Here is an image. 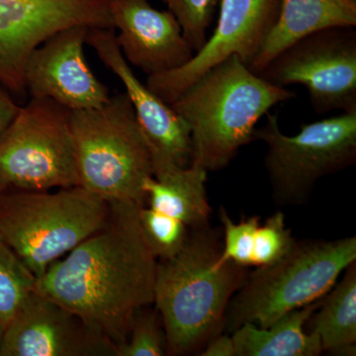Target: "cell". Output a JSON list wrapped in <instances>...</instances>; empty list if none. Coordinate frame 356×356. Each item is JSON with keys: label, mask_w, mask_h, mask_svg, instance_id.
I'll list each match as a JSON object with an SVG mask.
<instances>
[{"label": "cell", "mask_w": 356, "mask_h": 356, "mask_svg": "<svg viewBox=\"0 0 356 356\" xmlns=\"http://www.w3.org/2000/svg\"><path fill=\"white\" fill-rule=\"evenodd\" d=\"M110 204L106 225L51 264L34 289L118 348L138 312L154 304L158 262L140 229L145 205Z\"/></svg>", "instance_id": "cell-1"}, {"label": "cell", "mask_w": 356, "mask_h": 356, "mask_svg": "<svg viewBox=\"0 0 356 356\" xmlns=\"http://www.w3.org/2000/svg\"><path fill=\"white\" fill-rule=\"evenodd\" d=\"M295 97L233 56L199 77L170 105L191 131V163L218 172L254 140L262 117Z\"/></svg>", "instance_id": "cell-2"}, {"label": "cell", "mask_w": 356, "mask_h": 356, "mask_svg": "<svg viewBox=\"0 0 356 356\" xmlns=\"http://www.w3.org/2000/svg\"><path fill=\"white\" fill-rule=\"evenodd\" d=\"M193 231L182 250L156 268L154 304L170 355L192 353L220 334L245 277V267L218 261L222 248L208 227Z\"/></svg>", "instance_id": "cell-3"}, {"label": "cell", "mask_w": 356, "mask_h": 356, "mask_svg": "<svg viewBox=\"0 0 356 356\" xmlns=\"http://www.w3.org/2000/svg\"><path fill=\"white\" fill-rule=\"evenodd\" d=\"M111 204L81 186L0 191V235L36 278L99 231Z\"/></svg>", "instance_id": "cell-4"}, {"label": "cell", "mask_w": 356, "mask_h": 356, "mask_svg": "<svg viewBox=\"0 0 356 356\" xmlns=\"http://www.w3.org/2000/svg\"><path fill=\"white\" fill-rule=\"evenodd\" d=\"M356 261V238L303 240L270 266L259 267L243 281L227 309L225 327L235 332L250 323L266 329L327 294Z\"/></svg>", "instance_id": "cell-5"}, {"label": "cell", "mask_w": 356, "mask_h": 356, "mask_svg": "<svg viewBox=\"0 0 356 356\" xmlns=\"http://www.w3.org/2000/svg\"><path fill=\"white\" fill-rule=\"evenodd\" d=\"M79 186L108 201L145 205L153 158L126 93L96 109L72 111Z\"/></svg>", "instance_id": "cell-6"}, {"label": "cell", "mask_w": 356, "mask_h": 356, "mask_svg": "<svg viewBox=\"0 0 356 356\" xmlns=\"http://www.w3.org/2000/svg\"><path fill=\"white\" fill-rule=\"evenodd\" d=\"M254 140L267 146L264 165L277 205H300L310 197L321 178L355 165L356 112L303 124L297 135L282 133L278 113L266 114Z\"/></svg>", "instance_id": "cell-7"}, {"label": "cell", "mask_w": 356, "mask_h": 356, "mask_svg": "<svg viewBox=\"0 0 356 356\" xmlns=\"http://www.w3.org/2000/svg\"><path fill=\"white\" fill-rule=\"evenodd\" d=\"M72 111L31 97L0 137V191L79 186Z\"/></svg>", "instance_id": "cell-8"}, {"label": "cell", "mask_w": 356, "mask_h": 356, "mask_svg": "<svg viewBox=\"0 0 356 356\" xmlns=\"http://www.w3.org/2000/svg\"><path fill=\"white\" fill-rule=\"evenodd\" d=\"M269 83L308 89L316 113L356 112V31L332 27L288 46L259 72Z\"/></svg>", "instance_id": "cell-9"}, {"label": "cell", "mask_w": 356, "mask_h": 356, "mask_svg": "<svg viewBox=\"0 0 356 356\" xmlns=\"http://www.w3.org/2000/svg\"><path fill=\"white\" fill-rule=\"evenodd\" d=\"M110 1L0 0V83L24 97L26 65L33 51L67 28L113 29Z\"/></svg>", "instance_id": "cell-10"}, {"label": "cell", "mask_w": 356, "mask_h": 356, "mask_svg": "<svg viewBox=\"0 0 356 356\" xmlns=\"http://www.w3.org/2000/svg\"><path fill=\"white\" fill-rule=\"evenodd\" d=\"M280 0H221L212 36L179 69L147 76V86L172 104L205 72L236 56L250 67L275 25Z\"/></svg>", "instance_id": "cell-11"}, {"label": "cell", "mask_w": 356, "mask_h": 356, "mask_svg": "<svg viewBox=\"0 0 356 356\" xmlns=\"http://www.w3.org/2000/svg\"><path fill=\"white\" fill-rule=\"evenodd\" d=\"M0 356H117V346L34 289L6 325Z\"/></svg>", "instance_id": "cell-12"}, {"label": "cell", "mask_w": 356, "mask_h": 356, "mask_svg": "<svg viewBox=\"0 0 356 356\" xmlns=\"http://www.w3.org/2000/svg\"><path fill=\"white\" fill-rule=\"evenodd\" d=\"M88 29L62 30L33 51L24 74L27 95L49 98L70 111L99 108L108 102V88L93 74L84 55Z\"/></svg>", "instance_id": "cell-13"}, {"label": "cell", "mask_w": 356, "mask_h": 356, "mask_svg": "<svg viewBox=\"0 0 356 356\" xmlns=\"http://www.w3.org/2000/svg\"><path fill=\"white\" fill-rule=\"evenodd\" d=\"M86 44L105 67L120 79L144 133L154 166L191 163V131L184 119L134 74L115 38L113 29H88Z\"/></svg>", "instance_id": "cell-14"}, {"label": "cell", "mask_w": 356, "mask_h": 356, "mask_svg": "<svg viewBox=\"0 0 356 356\" xmlns=\"http://www.w3.org/2000/svg\"><path fill=\"white\" fill-rule=\"evenodd\" d=\"M110 14L122 55L147 76L179 69L193 57L170 10H159L149 0H111Z\"/></svg>", "instance_id": "cell-15"}, {"label": "cell", "mask_w": 356, "mask_h": 356, "mask_svg": "<svg viewBox=\"0 0 356 356\" xmlns=\"http://www.w3.org/2000/svg\"><path fill=\"white\" fill-rule=\"evenodd\" d=\"M348 26H356L355 0H280L278 19L248 67L259 74L280 51L307 35Z\"/></svg>", "instance_id": "cell-16"}, {"label": "cell", "mask_w": 356, "mask_h": 356, "mask_svg": "<svg viewBox=\"0 0 356 356\" xmlns=\"http://www.w3.org/2000/svg\"><path fill=\"white\" fill-rule=\"evenodd\" d=\"M207 173L194 163L154 166V177L145 182L149 207L200 229L209 225L211 209L206 192Z\"/></svg>", "instance_id": "cell-17"}, {"label": "cell", "mask_w": 356, "mask_h": 356, "mask_svg": "<svg viewBox=\"0 0 356 356\" xmlns=\"http://www.w3.org/2000/svg\"><path fill=\"white\" fill-rule=\"evenodd\" d=\"M322 299L290 312L266 329L250 323L233 332L236 356H317L323 353L320 339L305 332V324Z\"/></svg>", "instance_id": "cell-18"}, {"label": "cell", "mask_w": 356, "mask_h": 356, "mask_svg": "<svg viewBox=\"0 0 356 356\" xmlns=\"http://www.w3.org/2000/svg\"><path fill=\"white\" fill-rule=\"evenodd\" d=\"M341 282L323 297L308 323L320 339L323 351L334 355H355L356 264L346 269Z\"/></svg>", "instance_id": "cell-19"}, {"label": "cell", "mask_w": 356, "mask_h": 356, "mask_svg": "<svg viewBox=\"0 0 356 356\" xmlns=\"http://www.w3.org/2000/svg\"><path fill=\"white\" fill-rule=\"evenodd\" d=\"M35 281L36 277L0 235V321L6 327L34 290Z\"/></svg>", "instance_id": "cell-20"}, {"label": "cell", "mask_w": 356, "mask_h": 356, "mask_svg": "<svg viewBox=\"0 0 356 356\" xmlns=\"http://www.w3.org/2000/svg\"><path fill=\"white\" fill-rule=\"evenodd\" d=\"M139 219L143 236L156 259H172L186 243L188 227L179 220L145 206L140 207Z\"/></svg>", "instance_id": "cell-21"}, {"label": "cell", "mask_w": 356, "mask_h": 356, "mask_svg": "<svg viewBox=\"0 0 356 356\" xmlns=\"http://www.w3.org/2000/svg\"><path fill=\"white\" fill-rule=\"evenodd\" d=\"M168 355L165 330L156 312H138L125 343L117 348V356H163Z\"/></svg>", "instance_id": "cell-22"}, {"label": "cell", "mask_w": 356, "mask_h": 356, "mask_svg": "<svg viewBox=\"0 0 356 356\" xmlns=\"http://www.w3.org/2000/svg\"><path fill=\"white\" fill-rule=\"evenodd\" d=\"M175 16L184 38L194 54L207 41V30L212 22L219 0H163Z\"/></svg>", "instance_id": "cell-23"}, {"label": "cell", "mask_w": 356, "mask_h": 356, "mask_svg": "<svg viewBox=\"0 0 356 356\" xmlns=\"http://www.w3.org/2000/svg\"><path fill=\"white\" fill-rule=\"evenodd\" d=\"M296 241L286 227L284 214L277 212L259 225L255 234L252 266H270L291 250Z\"/></svg>", "instance_id": "cell-24"}, {"label": "cell", "mask_w": 356, "mask_h": 356, "mask_svg": "<svg viewBox=\"0 0 356 356\" xmlns=\"http://www.w3.org/2000/svg\"><path fill=\"white\" fill-rule=\"evenodd\" d=\"M220 218L225 229V241L218 261L235 262L243 267L252 266L255 234L261 225V218L250 217L235 222L224 208L220 211Z\"/></svg>", "instance_id": "cell-25"}, {"label": "cell", "mask_w": 356, "mask_h": 356, "mask_svg": "<svg viewBox=\"0 0 356 356\" xmlns=\"http://www.w3.org/2000/svg\"><path fill=\"white\" fill-rule=\"evenodd\" d=\"M20 108L10 90L0 83V137L19 113Z\"/></svg>", "instance_id": "cell-26"}, {"label": "cell", "mask_w": 356, "mask_h": 356, "mask_svg": "<svg viewBox=\"0 0 356 356\" xmlns=\"http://www.w3.org/2000/svg\"><path fill=\"white\" fill-rule=\"evenodd\" d=\"M203 356H236L235 343L233 337L217 334L208 341Z\"/></svg>", "instance_id": "cell-27"}, {"label": "cell", "mask_w": 356, "mask_h": 356, "mask_svg": "<svg viewBox=\"0 0 356 356\" xmlns=\"http://www.w3.org/2000/svg\"><path fill=\"white\" fill-rule=\"evenodd\" d=\"M4 331H6V325L0 321V346H1L2 339H3Z\"/></svg>", "instance_id": "cell-28"}, {"label": "cell", "mask_w": 356, "mask_h": 356, "mask_svg": "<svg viewBox=\"0 0 356 356\" xmlns=\"http://www.w3.org/2000/svg\"><path fill=\"white\" fill-rule=\"evenodd\" d=\"M355 1H356V0H355Z\"/></svg>", "instance_id": "cell-29"}]
</instances>
